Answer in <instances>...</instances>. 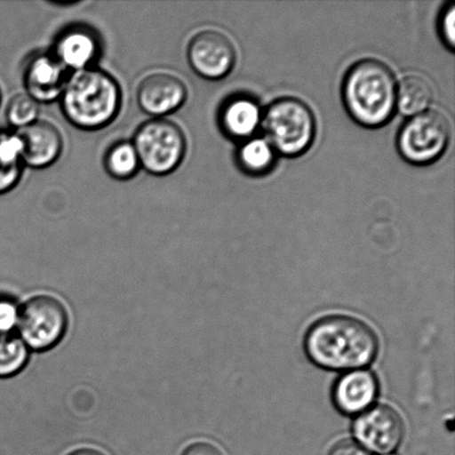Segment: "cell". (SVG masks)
I'll return each instance as SVG.
<instances>
[{"mask_svg":"<svg viewBox=\"0 0 455 455\" xmlns=\"http://www.w3.org/2000/svg\"><path fill=\"white\" fill-rule=\"evenodd\" d=\"M28 360V350L24 341L11 333L0 334V378L12 377L20 372Z\"/></svg>","mask_w":455,"mask_h":455,"instance_id":"cell-19","label":"cell"},{"mask_svg":"<svg viewBox=\"0 0 455 455\" xmlns=\"http://www.w3.org/2000/svg\"><path fill=\"white\" fill-rule=\"evenodd\" d=\"M186 100V84L177 76L164 71L147 76L138 86V105L154 118L172 114L184 105Z\"/></svg>","mask_w":455,"mask_h":455,"instance_id":"cell-10","label":"cell"},{"mask_svg":"<svg viewBox=\"0 0 455 455\" xmlns=\"http://www.w3.org/2000/svg\"><path fill=\"white\" fill-rule=\"evenodd\" d=\"M18 323L27 345L36 350H46L64 337L68 316L57 299L39 296L30 299L22 307Z\"/></svg>","mask_w":455,"mask_h":455,"instance_id":"cell-7","label":"cell"},{"mask_svg":"<svg viewBox=\"0 0 455 455\" xmlns=\"http://www.w3.org/2000/svg\"><path fill=\"white\" fill-rule=\"evenodd\" d=\"M68 78V70L52 53H38L31 58L25 71L27 95L38 104L56 100L61 97Z\"/></svg>","mask_w":455,"mask_h":455,"instance_id":"cell-13","label":"cell"},{"mask_svg":"<svg viewBox=\"0 0 455 455\" xmlns=\"http://www.w3.org/2000/svg\"><path fill=\"white\" fill-rule=\"evenodd\" d=\"M21 142L24 166L43 169L56 162L62 151V137L53 124L37 120L16 132Z\"/></svg>","mask_w":455,"mask_h":455,"instance_id":"cell-11","label":"cell"},{"mask_svg":"<svg viewBox=\"0 0 455 455\" xmlns=\"http://www.w3.org/2000/svg\"><path fill=\"white\" fill-rule=\"evenodd\" d=\"M70 455H105V454L101 453L100 451H97V450L83 449V450H78V451L71 453Z\"/></svg>","mask_w":455,"mask_h":455,"instance_id":"cell-26","label":"cell"},{"mask_svg":"<svg viewBox=\"0 0 455 455\" xmlns=\"http://www.w3.org/2000/svg\"><path fill=\"white\" fill-rule=\"evenodd\" d=\"M378 395V382L372 373L355 370L343 374L333 387V403L339 411L355 416L371 407Z\"/></svg>","mask_w":455,"mask_h":455,"instance_id":"cell-14","label":"cell"},{"mask_svg":"<svg viewBox=\"0 0 455 455\" xmlns=\"http://www.w3.org/2000/svg\"><path fill=\"white\" fill-rule=\"evenodd\" d=\"M260 122V110L249 98L239 97L228 101L220 114L222 128L228 135L245 138L256 131Z\"/></svg>","mask_w":455,"mask_h":455,"instance_id":"cell-15","label":"cell"},{"mask_svg":"<svg viewBox=\"0 0 455 455\" xmlns=\"http://www.w3.org/2000/svg\"><path fill=\"white\" fill-rule=\"evenodd\" d=\"M386 455H392V454H386Z\"/></svg>","mask_w":455,"mask_h":455,"instance_id":"cell-27","label":"cell"},{"mask_svg":"<svg viewBox=\"0 0 455 455\" xmlns=\"http://www.w3.org/2000/svg\"><path fill=\"white\" fill-rule=\"evenodd\" d=\"M355 435L361 447L386 455L394 452L403 439V419L395 409L377 405L361 414L355 423Z\"/></svg>","mask_w":455,"mask_h":455,"instance_id":"cell-8","label":"cell"},{"mask_svg":"<svg viewBox=\"0 0 455 455\" xmlns=\"http://www.w3.org/2000/svg\"><path fill=\"white\" fill-rule=\"evenodd\" d=\"M241 167L245 172L262 173L274 164L275 153L270 144L263 140H252L241 147L238 154Z\"/></svg>","mask_w":455,"mask_h":455,"instance_id":"cell-20","label":"cell"},{"mask_svg":"<svg viewBox=\"0 0 455 455\" xmlns=\"http://www.w3.org/2000/svg\"><path fill=\"white\" fill-rule=\"evenodd\" d=\"M39 104L30 96L18 95L9 102L7 108V119L12 126L18 129L25 128L37 122Z\"/></svg>","mask_w":455,"mask_h":455,"instance_id":"cell-21","label":"cell"},{"mask_svg":"<svg viewBox=\"0 0 455 455\" xmlns=\"http://www.w3.org/2000/svg\"><path fill=\"white\" fill-rule=\"evenodd\" d=\"M454 20L455 8L454 6H451L443 13V21H441V31H443L445 43H447L449 46L452 48L454 47L455 43Z\"/></svg>","mask_w":455,"mask_h":455,"instance_id":"cell-23","label":"cell"},{"mask_svg":"<svg viewBox=\"0 0 455 455\" xmlns=\"http://www.w3.org/2000/svg\"><path fill=\"white\" fill-rule=\"evenodd\" d=\"M140 158L132 142H117L107 151L105 168L115 180H131L140 171Z\"/></svg>","mask_w":455,"mask_h":455,"instance_id":"cell-18","label":"cell"},{"mask_svg":"<svg viewBox=\"0 0 455 455\" xmlns=\"http://www.w3.org/2000/svg\"><path fill=\"white\" fill-rule=\"evenodd\" d=\"M60 98L62 111L71 124L97 131L117 117L122 89L113 76L92 67L69 76Z\"/></svg>","mask_w":455,"mask_h":455,"instance_id":"cell-2","label":"cell"},{"mask_svg":"<svg viewBox=\"0 0 455 455\" xmlns=\"http://www.w3.org/2000/svg\"><path fill=\"white\" fill-rule=\"evenodd\" d=\"M329 455H370L367 450L355 441L345 440L337 443Z\"/></svg>","mask_w":455,"mask_h":455,"instance_id":"cell-24","label":"cell"},{"mask_svg":"<svg viewBox=\"0 0 455 455\" xmlns=\"http://www.w3.org/2000/svg\"><path fill=\"white\" fill-rule=\"evenodd\" d=\"M434 98L430 84L420 76L411 75L401 80L396 88V105L401 113L407 116L419 115L426 111Z\"/></svg>","mask_w":455,"mask_h":455,"instance_id":"cell-16","label":"cell"},{"mask_svg":"<svg viewBox=\"0 0 455 455\" xmlns=\"http://www.w3.org/2000/svg\"><path fill=\"white\" fill-rule=\"evenodd\" d=\"M343 100L356 123L380 127L396 105V84L389 67L373 60L356 62L343 83Z\"/></svg>","mask_w":455,"mask_h":455,"instance_id":"cell-3","label":"cell"},{"mask_svg":"<svg viewBox=\"0 0 455 455\" xmlns=\"http://www.w3.org/2000/svg\"><path fill=\"white\" fill-rule=\"evenodd\" d=\"M20 320L15 301L6 297H0V334H8Z\"/></svg>","mask_w":455,"mask_h":455,"instance_id":"cell-22","label":"cell"},{"mask_svg":"<svg viewBox=\"0 0 455 455\" xmlns=\"http://www.w3.org/2000/svg\"><path fill=\"white\" fill-rule=\"evenodd\" d=\"M305 349L312 363L328 370L363 368L378 354L377 334L363 321L349 315H328L311 325Z\"/></svg>","mask_w":455,"mask_h":455,"instance_id":"cell-1","label":"cell"},{"mask_svg":"<svg viewBox=\"0 0 455 455\" xmlns=\"http://www.w3.org/2000/svg\"><path fill=\"white\" fill-rule=\"evenodd\" d=\"M140 167L156 176L176 171L185 157L186 138L181 128L166 118L142 124L133 137Z\"/></svg>","mask_w":455,"mask_h":455,"instance_id":"cell-5","label":"cell"},{"mask_svg":"<svg viewBox=\"0 0 455 455\" xmlns=\"http://www.w3.org/2000/svg\"><path fill=\"white\" fill-rule=\"evenodd\" d=\"M184 455H222V453L212 444L196 443L187 449Z\"/></svg>","mask_w":455,"mask_h":455,"instance_id":"cell-25","label":"cell"},{"mask_svg":"<svg viewBox=\"0 0 455 455\" xmlns=\"http://www.w3.org/2000/svg\"><path fill=\"white\" fill-rule=\"evenodd\" d=\"M188 60L196 73L216 80L230 73L235 61V49L226 35L217 30H204L190 40Z\"/></svg>","mask_w":455,"mask_h":455,"instance_id":"cell-9","label":"cell"},{"mask_svg":"<svg viewBox=\"0 0 455 455\" xmlns=\"http://www.w3.org/2000/svg\"><path fill=\"white\" fill-rule=\"evenodd\" d=\"M450 137L451 127L449 120L439 111L426 110L413 116L401 128L398 148L410 163L430 164L443 154Z\"/></svg>","mask_w":455,"mask_h":455,"instance_id":"cell-6","label":"cell"},{"mask_svg":"<svg viewBox=\"0 0 455 455\" xmlns=\"http://www.w3.org/2000/svg\"><path fill=\"white\" fill-rule=\"evenodd\" d=\"M262 124L272 148L289 157L305 153L315 138V116L297 98H281L272 102L263 116Z\"/></svg>","mask_w":455,"mask_h":455,"instance_id":"cell-4","label":"cell"},{"mask_svg":"<svg viewBox=\"0 0 455 455\" xmlns=\"http://www.w3.org/2000/svg\"><path fill=\"white\" fill-rule=\"evenodd\" d=\"M101 44L98 35L88 27L74 26L58 36L52 55L67 70L92 68L100 56Z\"/></svg>","mask_w":455,"mask_h":455,"instance_id":"cell-12","label":"cell"},{"mask_svg":"<svg viewBox=\"0 0 455 455\" xmlns=\"http://www.w3.org/2000/svg\"><path fill=\"white\" fill-rule=\"evenodd\" d=\"M22 167L21 142L17 133H0V194L17 185Z\"/></svg>","mask_w":455,"mask_h":455,"instance_id":"cell-17","label":"cell"}]
</instances>
